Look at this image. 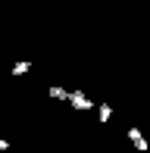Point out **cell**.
<instances>
[{"label": "cell", "instance_id": "6da1fadb", "mask_svg": "<svg viewBox=\"0 0 150 153\" xmlns=\"http://www.w3.org/2000/svg\"><path fill=\"white\" fill-rule=\"evenodd\" d=\"M69 106L75 109V113H94V106H100V103H94L91 97H88L85 91H72L69 97Z\"/></svg>", "mask_w": 150, "mask_h": 153}, {"label": "cell", "instance_id": "7a4b0ae2", "mask_svg": "<svg viewBox=\"0 0 150 153\" xmlns=\"http://www.w3.org/2000/svg\"><path fill=\"white\" fill-rule=\"evenodd\" d=\"M128 141L134 144V150H138V153H147V150H150V144H147V137L141 134V128H128Z\"/></svg>", "mask_w": 150, "mask_h": 153}, {"label": "cell", "instance_id": "3957f363", "mask_svg": "<svg viewBox=\"0 0 150 153\" xmlns=\"http://www.w3.org/2000/svg\"><path fill=\"white\" fill-rule=\"evenodd\" d=\"M47 97H50V100H59V103H69L72 91H69V88H59V85H53V88H47Z\"/></svg>", "mask_w": 150, "mask_h": 153}, {"label": "cell", "instance_id": "277c9868", "mask_svg": "<svg viewBox=\"0 0 150 153\" xmlns=\"http://www.w3.org/2000/svg\"><path fill=\"white\" fill-rule=\"evenodd\" d=\"M28 72H31V59H19L16 66L10 69V75H13V78H22V75H28Z\"/></svg>", "mask_w": 150, "mask_h": 153}, {"label": "cell", "instance_id": "5b68a950", "mask_svg": "<svg viewBox=\"0 0 150 153\" xmlns=\"http://www.w3.org/2000/svg\"><path fill=\"white\" fill-rule=\"evenodd\" d=\"M97 119H100V125H106L113 119V106H110V103H100V106H97Z\"/></svg>", "mask_w": 150, "mask_h": 153}, {"label": "cell", "instance_id": "8992f818", "mask_svg": "<svg viewBox=\"0 0 150 153\" xmlns=\"http://www.w3.org/2000/svg\"><path fill=\"white\" fill-rule=\"evenodd\" d=\"M10 150V141H3V137H0V153H6Z\"/></svg>", "mask_w": 150, "mask_h": 153}]
</instances>
